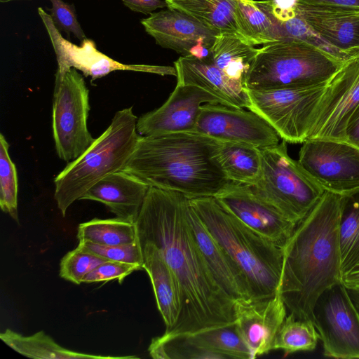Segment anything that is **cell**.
Listing matches in <instances>:
<instances>
[{
	"mask_svg": "<svg viewBox=\"0 0 359 359\" xmlns=\"http://www.w3.org/2000/svg\"><path fill=\"white\" fill-rule=\"evenodd\" d=\"M237 2L251 45H263L281 40L276 25L255 4V0H237Z\"/></svg>",
	"mask_w": 359,
	"mask_h": 359,
	"instance_id": "836d02e7",
	"label": "cell"
},
{
	"mask_svg": "<svg viewBox=\"0 0 359 359\" xmlns=\"http://www.w3.org/2000/svg\"><path fill=\"white\" fill-rule=\"evenodd\" d=\"M328 82L315 86L247 90L248 109L266 120L286 142L303 143Z\"/></svg>",
	"mask_w": 359,
	"mask_h": 359,
	"instance_id": "9c48e42d",
	"label": "cell"
},
{
	"mask_svg": "<svg viewBox=\"0 0 359 359\" xmlns=\"http://www.w3.org/2000/svg\"><path fill=\"white\" fill-rule=\"evenodd\" d=\"M154 359H218L219 355L198 344L190 334L165 335L152 339L148 348Z\"/></svg>",
	"mask_w": 359,
	"mask_h": 359,
	"instance_id": "1f68e13d",
	"label": "cell"
},
{
	"mask_svg": "<svg viewBox=\"0 0 359 359\" xmlns=\"http://www.w3.org/2000/svg\"><path fill=\"white\" fill-rule=\"evenodd\" d=\"M187 219L195 242L219 287L234 302L250 299L247 283L240 271L208 231L191 201Z\"/></svg>",
	"mask_w": 359,
	"mask_h": 359,
	"instance_id": "44dd1931",
	"label": "cell"
},
{
	"mask_svg": "<svg viewBox=\"0 0 359 359\" xmlns=\"http://www.w3.org/2000/svg\"><path fill=\"white\" fill-rule=\"evenodd\" d=\"M77 238L103 245H118L138 241L135 223L118 217L94 218L81 223Z\"/></svg>",
	"mask_w": 359,
	"mask_h": 359,
	"instance_id": "f1b7e54d",
	"label": "cell"
},
{
	"mask_svg": "<svg viewBox=\"0 0 359 359\" xmlns=\"http://www.w3.org/2000/svg\"><path fill=\"white\" fill-rule=\"evenodd\" d=\"M214 197L228 212L280 248L285 245L297 226L250 185L230 182Z\"/></svg>",
	"mask_w": 359,
	"mask_h": 359,
	"instance_id": "5bb4252c",
	"label": "cell"
},
{
	"mask_svg": "<svg viewBox=\"0 0 359 359\" xmlns=\"http://www.w3.org/2000/svg\"><path fill=\"white\" fill-rule=\"evenodd\" d=\"M297 161L324 191L343 196L359 190V147L347 141L306 140Z\"/></svg>",
	"mask_w": 359,
	"mask_h": 359,
	"instance_id": "8fae6325",
	"label": "cell"
},
{
	"mask_svg": "<svg viewBox=\"0 0 359 359\" xmlns=\"http://www.w3.org/2000/svg\"><path fill=\"white\" fill-rule=\"evenodd\" d=\"M243 109L220 103L202 104L194 131L259 149L280 143V137L266 120Z\"/></svg>",
	"mask_w": 359,
	"mask_h": 359,
	"instance_id": "4fadbf2b",
	"label": "cell"
},
{
	"mask_svg": "<svg viewBox=\"0 0 359 359\" xmlns=\"http://www.w3.org/2000/svg\"><path fill=\"white\" fill-rule=\"evenodd\" d=\"M341 195L325 191L283 248L278 287L287 311L313 321L320 295L342 282L339 248Z\"/></svg>",
	"mask_w": 359,
	"mask_h": 359,
	"instance_id": "7a4b0ae2",
	"label": "cell"
},
{
	"mask_svg": "<svg viewBox=\"0 0 359 359\" xmlns=\"http://www.w3.org/2000/svg\"><path fill=\"white\" fill-rule=\"evenodd\" d=\"M190 198L150 187L135 222L140 244L151 243L163 254L180 288L181 310L165 335L193 334L235 323L234 301L213 278L187 219Z\"/></svg>",
	"mask_w": 359,
	"mask_h": 359,
	"instance_id": "6da1fadb",
	"label": "cell"
},
{
	"mask_svg": "<svg viewBox=\"0 0 359 359\" xmlns=\"http://www.w3.org/2000/svg\"><path fill=\"white\" fill-rule=\"evenodd\" d=\"M150 187L121 170L91 187L81 200L104 204L116 217L135 223Z\"/></svg>",
	"mask_w": 359,
	"mask_h": 359,
	"instance_id": "7402d4cb",
	"label": "cell"
},
{
	"mask_svg": "<svg viewBox=\"0 0 359 359\" xmlns=\"http://www.w3.org/2000/svg\"><path fill=\"white\" fill-rule=\"evenodd\" d=\"M224 102L194 86L177 83L167 101L160 107L137 119V131L141 136H158L195 130L201 106Z\"/></svg>",
	"mask_w": 359,
	"mask_h": 359,
	"instance_id": "e0dca14e",
	"label": "cell"
},
{
	"mask_svg": "<svg viewBox=\"0 0 359 359\" xmlns=\"http://www.w3.org/2000/svg\"><path fill=\"white\" fill-rule=\"evenodd\" d=\"M257 52L258 48L241 39L222 34L216 36L211 47L214 64L230 79L243 86Z\"/></svg>",
	"mask_w": 359,
	"mask_h": 359,
	"instance_id": "4316f807",
	"label": "cell"
},
{
	"mask_svg": "<svg viewBox=\"0 0 359 359\" xmlns=\"http://www.w3.org/2000/svg\"><path fill=\"white\" fill-rule=\"evenodd\" d=\"M262 168L251 186L262 198L298 224L325 192L288 153L286 142L261 149Z\"/></svg>",
	"mask_w": 359,
	"mask_h": 359,
	"instance_id": "52a82bcc",
	"label": "cell"
},
{
	"mask_svg": "<svg viewBox=\"0 0 359 359\" xmlns=\"http://www.w3.org/2000/svg\"><path fill=\"white\" fill-rule=\"evenodd\" d=\"M145 32L160 46L184 57L212 60L211 47L218 34L192 17L167 8L141 20Z\"/></svg>",
	"mask_w": 359,
	"mask_h": 359,
	"instance_id": "2e32d148",
	"label": "cell"
},
{
	"mask_svg": "<svg viewBox=\"0 0 359 359\" xmlns=\"http://www.w3.org/2000/svg\"><path fill=\"white\" fill-rule=\"evenodd\" d=\"M0 339L18 353L37 359H115L136 358V356L95 355L69 350L39 331L30 336L22 335L10 329L0 334Z\"/></svg>",
	"mask_w": 359,
	"mask_h": 359,
	"instance_id": "484cf974",
	"label": "cell"
},
{
	"mask_svg": "<svg viewBox=\"0 0 359 359\" xmlns=\"http://www.w3.org/2000/svg\"><path fill=\"white\" fill-rule=\"evenodd\" d=\"M79 248L91 252L109 261L137 264L143 269V254L139 241L118 245H103L79 241Z\"/></svg>",
	"mask_w": 359,
	"mask_h": 359,
	"instance_id": "d590c367",
	"label": "cell"
},
{
	"mask_svg": "<svg viewBox=\"0 0 359 359\" xmlns=\"http://www.w3.org/2000/svg\"><path fill=\"white\" fill-rule=\"evenodd\" d=\"M214 156L230 182L254 186L259 181L262 168L261 149L243 143L218 140Z\"/></svg>",
	"mask_w": 359,
	"mask_h": 359,
	"instance_id": "d4e9b609",
	"label": "cell"
},
{
	"mask_svg": "<svg viewBox=\"0 0 359 359\" xmlns=\"http://www.w3.org/2000/svg\"><path fill=\"white\" fill-rule=\"evenodd\" d=\"M8 143L0 134V207L15 222H19L18 213V182L16 166L12 161Z\"/></svg>",
	"mask_w": 359,
	"mask_h": 359,
	"instance_id": "d6a6232c",
	"label": "cell"
},
{
	"mask_svg": "<svg viewBox=\"0 0 359 359\" xmlns=\"http://www.w3.org/2000/svg\"><path fill=\"white\" fill-rule=\"evenodd\" d=\"M13 1H22V0H0L1 3H8ZM22 1H30V0H22Z\"/></svg>",
	"mask_w": 359,
	"mask_h": 359,
	"instance_id": "7bdbcfd3",
	"label": "cell"
},
{
	"mask_svg": "<svg viewBox=\"0 0 359 359\" xmlns=\"http://www.w3.org/2000/svg\"><path fill=\"white\" fill-rule=\"evenodd\" d=\"M174 65L177 83L201 88L222 100L226 105L249 108L250 100L244 86L227 76L212 60L181 56Z\"/></svg>",
	"mask_w": 359,
	"mask_h": 359,
	"instance_id": "ffe728a7",
	"label": "cell"
},
{
	"mask_svg": "<svg viewBox=\"0 0 359 359\" xmlns=\"http://www.w3.org/2000/svg\"><path fill=\"white\" fill-rule=\"evenodd\" d=\"M358 105L359 56L346 62L329 80L313 115L306 140L346 141L347 124Z\"/></svg>",
	"mask_w": 359,
	"mask_h": 359,
	"instance_id": "7c38bea8",
	"label": "cell"
},
{
	"mask_svg": "<svg viewBox=\"0 0 359 359\" xmlns=\"http://www.w3.org/2000/svg\"><path fill=\"white\" fill-rule=\"evenodd\" d=\"M123 4L134 12L151 14L158 8L167 7L163 0H122Z\"/></svg>",
	"mask_w": 359,
	"mask_h": 359,
	"instance_id": "f35d334b",
	"label": "cell"
},
{
	"mask_svg": "<svg viewBox=\"0 0 359 359\" xmlns=\"http://www.w3.org/2000/svg\"><path fill=\"white\" fill-rule=\"evenodd\" d=\"M346 141L359 147V105L353 112L346 130Z\"/></svg>",
	"mask_w": 359,
	"mask_h": 359,
	"instance_id": "ab89813d",
	"label": "cell"
},
{
	"mask_svg": "<svg viewBox=\"0 0 359 359\" xmlns=\"http://www.w3.org/2000/svg\"><path fill=\"white\" fill-rule=\"evenodd\" d=\"M143 269L151 280L156 304L168 331L177 322L181 310V297L177 280L163 254L151 243L140 244Z\"/></svg>",
	"mask_w": 359,
	"mask_h": 359,
	"instance_id": "cb8c5ba5",
	"label": "cell"
},
{
	"mask_svg": "<svg viewBox=\"0 0 359 359\" xmlns=\"http://www.w3.org/2000/svg\"><path fill=\"white\" fill-rule=\"evenodd\" d=\"M190 201L208 231L240 271L250 299L273 297L280 283L283 248L248 227L215 197Z\"/></svg>",
	"mask_w": 359,
	"mask_h": 359,
	"instance_id": "277c9868",
	"label": "cell"
},
{
	"mask_svg": "<svg viewBox=\"0 0 359 359\" xmlns=\"http://www.w3.org/2000/svg\"><path fill=\"white\" fill-rule=\"evenodd\" d=\"M51 4L50 16L59 31H63L69 37L73 34L81 41L87 39L76 18L73 4L62 0H48Z\"/></svg>",
	"mask_w": 359,
	"mask_h": 359,
	"instance_id": "8d00e7d4",
	"label": "cell"
},
{
	"mask_svg": "<svg viewBox=\"0 0 359 359\" xmlns=\"http://www.w3.org/2000/svg\"><path fill=\"white\" fill-rule=\"evenodd\" d=\"M38 13L50 37L57 62V72L62 73L70 68L81 71L91 80L107 76L116 70L134 71L176 75L175 68L145 65H126L98 50L95 42L86 39L79 46L65 39L56 27L50 15L41 7Z\"/></svg>",
	"mask_w": 359,
	"mask_h": 359,
	"instance_id": "9a60e30c",
	"label": "cell"
},
{
	"mask_svg": "<svg viewBox=\"0 0 359 359\" xmlns=\"http://www.w3.org/2000/svg\"><path fill=\"white\" fill-rule=\"evenodd\" d=\"M297 2L359 8V0H297Z\"/></svg>",
	"mask_w": 359,
	"mask_h": 359,
	"instance_id": "b9f144b4",
	"label": "cell"
},
{
	"mask_svg": "<svg viewBox=\"0 0 359 359\" xmlns=\"http://www.w3.org/2000/svg\"><path fill=\"white\" fill-rule=\"evenodd\" d=\"M339 248L343 275L359 264V190L341 196Z\"/></svg>",
	"mask_w": 359,
	"mask_h": 359,
	"instance_id": "83f0119b",
	"label": "cell"
},
{
	"mask_svg": "<svg viewBox=\"0 0 359 359\" xmlns=\"http://www.w3.org/2000/svg\"><path fill=\"white\" fill-rule=\"evenodd\" d=\"M190 334L198 344L222 359L252 358L235 323Z\"/></svg>",
	"mask_w": 359,
	"mask_h": 359,
	"instance_id": "f546056e",
	"label": "cell"
},
{
	"mask_svg": "<svg viewBox=\"0 0 359 359\" xmlns=\"http://www.w3.org/2000/svg\"><path fill=\"white\" fill-rule=\"evenodd\" d=\"M89 90L75 68L56 72L53 98L52 128L59 158L70 162L95 141L88 129Z\"/></svg>",
	"mask_w": 359,
	"mask_h": 359,
	"instance_id": "ba28073f",
	"label": "cell"
},
{
	"mask_svg": "<svg viewBox=\"0 0 359 359\" xmlns=\"http://www.w3.org/2000/svg\"><path fill=\"white\" fill-rule=\"evenodd\" d=\"M142 269H143L142 267L137 264L107 261L98 265L87 274L83 283H91L118 280L121 283L124 278L133 271Z\"/></svg>",
	"mask_w": 359,
	"mask_h": 359,
	"instance_id": "74e56055",
	"label": "cell"
},
{
	"mask_svg": "<svg viewBox=\"0 0 359 359\" xmlns=\"http://www.w3.org/2000/svg\"><path fill=\"white\" fill-rule=\"evenodd\" d=\"M217 144L196 131L140 135L123 170L150 187L214 197L230 182L214 156Z\"/></svg>",
	"mask_w": 359,
	"mask_h": 359,
	"instance_id": "3957f363",
	"label": "cell"
},
{
	"mask_svg": "<svg viewBox=\"0 0 359 359\" xmlns=\"http://www.w3.org/2000/svg\"><path fill=\"white\" fill-rule=\"evenodd\" d=\"M107 261L91 252L76 247L61 259L59 274L63 279L79 285L83 283L86 275L95 267Z\"/></svg>",
	"mask_w": 359,
	"mask_h": 359,
	"instance_id": "e575fe53",
	"label": "cell"
},
{
	"mask_svg": "<svg viewBox=\"0 0 359 359\" xmlns=\"http://www.w3.org/2000/svg\"><path fill=\"white\" fill-rule=\"evenodd\" d=\"M167 8L184 13L216 33L250 43L237 0H165Z\"/></svg>",
	"mask_w": 359,
	"mask_h": 359,
	"instance_id": "603a6c76",
	"label": "cell"
},
{
	"mask_svg": "<svg viewBox=\"0 0 359 359\" xmlns=\"http://www.w3.org/2000/svg\"><path fill=\"white\" fill-rule=\"evenodd\" d=\"M345 62L302 40L275 41L258 48L244 86L270 90L318 86L328 82Z\"/></svg>",
	"mask_w": 359,
	"mask_h": 359,
	"instance_id": "8992f818",
	"label": "cell"
},
{
	"mask_svg": "<svg viewBox=\"0 0 359 359\" xmlns=\"http://www.w3.org/2000/svg\"><path fill=\"white\" fill-rule=\"evenodd\" d=\"M137 119L132 107L118 111L102 134L55 177L54 198L62 216L98 181L123 169L140 136Z\"/></svg>",
	"mask_w": 359,
	"mask_h": 359,
	"instance_id": "5b68a950",
	"label": "cell"
},
{
	"mask_svg": "<svg viewBox=\"0 0 359 359\" xmlns=\"http://www.w3.org/2000/svg\"><path fill=\"white\" fill-rule=\"evenodd\" d=\"M313 323L325 356L359 359V311L342 282L320 295L313 307Z\"/></svg>",
	"mask_w": 359,
	"mask_h": 359,
	"instance_id": "30bf717a",
	"label": "cell"
},
{
	"mask_svg": "<svg viewBox=\"0 0 359 359\" xmlns=\"http://www.w3.org/2000/svg\"><path fill=\"white\" fill-rule=\"evenodd\" d=\"M319 339L320 334L312 320L298 319L289 313L276 335L273 350H282L285 355L312 351Z\"/></svg>",
	"mask_w": 359,
	"mask_h": 359,
	"instance_id": "4dcf8cb0",
	"label": "cell"
},
{
	"mask_svg": "<svg viewBox=\"0 0 359 359\" xmlns=\"http://www.w3.org/2000/svg\"><path fill=\"white\" fill-rule=\"evenodd\" d=\"M294 11L324 40L359 56V8L297 2Z\"/></svg>",
	"mask_w": 359,
	"mask_h": 359,
	"instance_id": "d6986e66",
	"label": "cell"
},
{
	"mask_svg": "<svg viewBox=\"0 0 359 359\" xmlns=\"http://www.w3.org/2000/svg\"><path fill=\"white\" fill-rule=\"evenodd\" d=\"M341 281L348 290H359V264L344 273Z\"/></svg>",
	"mask_w": 359,
	"mask_h": 359,
	"instance_id": "60d3db41",
	"label": "cell"
},
{
	"mask_svg": "<svg viewBox=\"0 0 359 359\" xmlns=\"http://www.w3.org/2000/svg\"><path fill=\"white\" fill-rule=\"evenodd\" d=\"M234 311L235 323L252 358L272 351L276 335L287 311L278 291L269 298L236 300Z\"/></svg>",
	"mask_w": 359,
	"mask_h": 359,
	"instance_id": "ac0fdd59",
	"label": "cell"
}]
</instances>
